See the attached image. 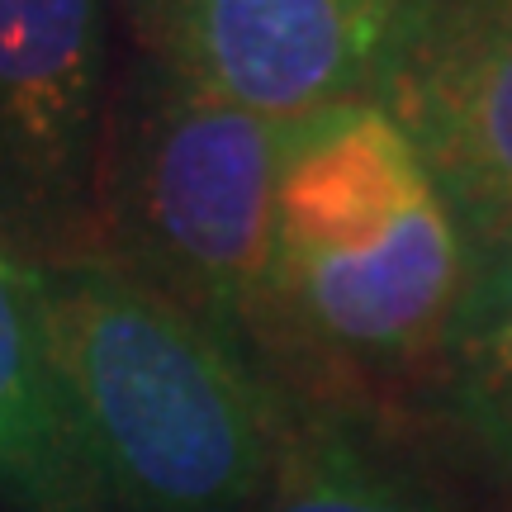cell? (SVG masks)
Instances as JSON below:
<instances>
[{
	"instance_id": "obj_1",
	"label": "cell",
	"mask_w": 512,
	"mask_h": 512,
	"mask_svg": "<svg viewBox=\"0 0 512 512\" xmlns=\"http://www.w3.org/2000/svg\"><path fill=\"white\" fill-rule=\"evenodd\" d=\"M475 247L375 100L294 124L256 342L328 384H422L441 366Z\"/></svg>"
},
{
	"instance_id": "obj_2",
	"label": "cell",
	"mask_w": 512,
	"mask_h": 512,
	"mask_svg": "<svg viewBox=\"0 0 512 512\" xmlns=\"http://www.w3.org/2000/svg\"><path fill=\"white\" fill-rule=\"evenodd\" d=\"M57 389L105 508L256 512L280 389L110 256L34 266Z\"/></svg>"
},
{
	"instance_id": "obj_3",
	"label": "cell",
	"mask_w": 512,
	"mask_h": 512,
	"mask_svg": "<svg viewBox=\"0 0 512 512\" xmlns=\"http://www.w3.org/2000/svg\"><path fill=\"white\" fill-rule=\"evenodd\" d=\"M294 124L133 57L100 147V256L223 342H256L275 252V185Z\"/></svg>"
},
{
	"instance_id": "obj_4",
	"label": "cell",
	"mask_w": 512,
	"mask_h": 512,
	"mask_svg": "<svg viewBox=\"0 0 512 512\" xmlns=\"http://www.w3.org/2000/svg\"><path fill=\"white\" fill-rule=\"evenodd\" d=\"M110 0H0V247L29 266L100 256Z\"/></svg>"
},
{
	"instance_id": "obj_5",
	"label": "cell",
	"mask_w": 512,
	"mask_h": 512,
	"mask_svg": "<svg viewBox=\"0 0 512 512\" xmlns=\"http://www.w3.org/2000/svg\"><path fill=\"white\" fill-rule=\"evenodd\" d=\"M138 57L204 91L304 124L380 81L403 0H114Z\"/></svg>"
},
{
	"instance_id": "obj_6",
	"label": "cell",
	"mask_w": 512,
	"mask_h": 512,
	"mask_svg": "<svg viewBox=\"0 0 512 512\" xmlns=\"http://www.w3.org/2000/svg\"><path fill=\"white\" fill-rule=\"evenodd\" d=\"M418 147L470 247L512 233V0H403L370 95Z\"/></svg>"
},
{
	"instance_id": "obj_7",
	"label": "cell",
	"mask_w": 512,
	"mask_h": 512,
	"mask_svg": "<svg viewBox=\"0 0 512 512\" xmlns=\"http://www.w3.org/2000/svg\"><path fill=\"white\" fill-rule=\"evenodd\" d=\"M0 494L19 512H110L57 389L34 266L0 247Z\"/></svg>"
},
{
	"instance_id": "obj_8",
	"label": "cell",
	"mask_w": 512,
	"mask_h": 512,
	"mask_svg": "<svg viewBox=\"0 0 512 512\" xmlns=\"http://www.w3.org/2000/svg\"><path fill=\"white\" fill-rule=\"evenodd\" d=\"M256 512H451L337 399L280 394Z\"/></svg>"
},
{
	"instance_id": "obj_9",
	"label": "cell",
	"mask_w": 512,
	"mask_h": 512,
	"mask_svg": "<svg viewBox=\"0 0 512 512\" xmlns=\"http://www.w3.org/2000/svg\"><path fill=\"white\" fill-rule=\"evenodd\" d=\"M432 384L446 418L512 479V233L475 252L470 290Z\"/></svg>"
}]
</instances>
